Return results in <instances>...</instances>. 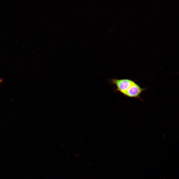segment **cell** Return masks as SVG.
Instances as JSON below:
<instances>
[{"instance_id":"1","label":"cell","mask_w":179,"mask_h":179,"mask_svg":"<svg viewBox=\"0 0 179 179\" xmlns=\"http://www.w3.org/2000/svg\"><path fill=\"white\" fill-rule=\"evenodd\" d=\"M134 82L133 80L126 79L113 78L110 80V84L116 86L114 92L119 91L124 95Z\"/></svg>"},{"instance_id":"2","label":"cell","mask_w":179,"mask_h":179,"mask_svg":"<svg viewBox=\"0 0 179 179\" xmlns=\"http://www.w3.org/2000/svg\"><path fill=\"white\" fill-rule=\"evenodd\" d=\"M144 90V89L140 87L135 82L124 95L130 97L140 98L141 93Z\"/></svg>"},{"instance_id":"3","label":"cell","mask_w":179,"mask_h":179,"mask_svg":"<svg viewBox=\"0 0 179 179\" xmlns=\"http://www.w3.org/2000/svg\"><path fill=\"white\" fill-rule=\"evenodd\" d=\"M2 79H0V84L1 83L2 81Z\"/></svg>"}]
</instances>
